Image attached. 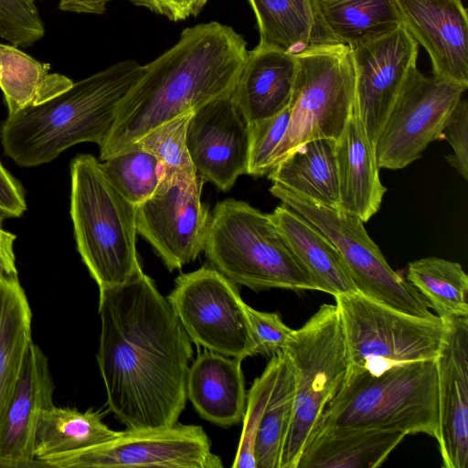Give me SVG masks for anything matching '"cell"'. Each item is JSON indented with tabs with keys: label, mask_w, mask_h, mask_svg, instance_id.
Masks as SVG:
<instances>
[{
	"label": "cell",
	"mask_w": 468,
	"mask_h": 468,
	"mask_svg": "<svg viewBox=\"0 0 468 468\" xmlns=\"http://www.w3.org/2000/svg\"><path fill=\"white\" fill-rule=\"evenodd\" d=\"M297 71L294 54L257 46L248 51L230 96L248 124L290 105Z\"/></svg>",
	"instance_id": "obj_20"
},
{
	"label": "cell",
	"mask_w": 468,
	"mask_h": 468,
	"mask_svg": "<svg viewBox=\"0 0 468 468\" xmlns=\"http://www.w3.org/2000/svg\"><path fill=\"white\" fill-rule=\"evenodd\" d=\"M335 155L339 209L364 223L380 208L387 188L379 177L375 147L369 143L356 103L340 137Z\"/></svg>",
	"instance_id": "obj_21"
},
{
	"label": "cell",
	"mask_w": 468,
	"mask_h": 468,
	"mask_svg": "<svg viewBox=\"0 0 468 468\" xmlns=\"http://www.w3.org/2000/svg\"><path fill=\"white\" fill-rule=\"evenodd\" d=\"M295 57L290 121L272 154L271 169L302 144L320 138L337 140L355 104V73L348 47L315 45Z\"/></svg>",
	"instance_id": "obj_9"
},
{
	"label": "cell",
	"mask_w": 468,
	"mask_h": 468,
	"mask_svg": "<svg viewBox=\"0 0 468 468\" xmlns=\"http://www.w3.org/2000/svg\"><path fill=\"white\" fill-rule=\"evenodd\" d=\"M334 297L346 343V375L378 377L407 364L436 360L445 331L439 315L408 314L359 292Z\"/></svg>",
	"instance_id": "obj_8"
},
{
	"label": "cell",
	"mask_w": 468,
	"mask_h": 468,
	"mask_svg": "<svg viewBox=\"0 0 468 468\" xmlns=\"http://www.w3.org/2000/svg\"><path fill=\"white\" fill-rule=\"evenodd\" d=\"M203 251L223 275L255 292L315 290L270 215L246 202L217 203Z\"/></svg>",
	"instance_id": "obj_6"
},
{
	"label": "cell",
	"mask_w": 468,
	"mask_h": 468,
	"mask_svg": "<svg viewBox=\"0 0 468 468\" xmlns=\"http://www.w3.org/2000/svg\"><path fill=\"white\" fill-rule=\"evenodd\" d=\"M290 105L276 115L249 124L250 154L247 175L262 176L271 170L272 154L289 124Z\"/></svg>",
	"instance_id": "obj_36"
},
{
	"label": "cell",
	"mask_w": 468,
	"mask_h": 468,
	"mask_svg": "<svg viewBox=\"0 0 468 468\" xmlns=\"http://www.w3.org/2000/svg\"><path fill=\"white\" fill-rule=\"evenodd\" d=\"M0 468H20V466L16 463L0 458Z\"/></svg>",
	"instance_id": "obj_44"
},
{
	"label": "cell",
	"mask_w": 468,
	"mask_h": 468,
	"mask_svg": "<svg viewBox=\"0 0 468 468\" xmlns=\"http://www.w3.org/2000/svg\"><path fill=\"white\" fill-rule=\"evenodd\" d=\"M231 27L208 22L185 28L150 63L120 101L100 145V160L127 149L159 125L231 92L248 54Z\"/></svg>",
	"instance_id": "obj_2"
},
{
	"label": "cell",
	"mask_w": 468,
	"mask_h": 468,
	"mask_svg": "<svg viewBox=\"0 0 468 468\" xmlns=\"http://www.w3.org/2000/svg\"><path fill=\"white\" fill-rule=\"evenodd\" d=\"M32 312L17 275L0 271V420L33 342Z\"/></svg>",
	"instance_id": "obj_28"
},
{
	"label": "cell",
	"mask_w": 468,
	"mask_h": 468,
	"mask_svg": "<svg viewBox=\"0 0 468 468\" xmlns=\"http://www.w3.org/2000/svg\"><path fill=\"white\" fill-rule=\"evenodd\" d=\"M49 70V64L36 60L13 45L0 43V89L7 115L39 105L73 84L68 77Z\"/></svg>",
	"instance_id": "obj_30"
},
{
	"label": "cell",
	"mask_w": 468,
	"mask_h": 468,
	"mask_svg": "<svg viewBox=\"0 0 468 468\" xmlns=\"http://www.w3.org/2000/svg\"><path fill=\"white\" fill-rule=\"evenodd\" d=\"M143 70L137 61L124 59L39 105L7 115L0 125L5 154L20 166L34 167L80 143L101 145L120 101Z\"/></svg>",
	"instance_id": "obj_3"
},
{
	"label": "cell",
	"mask_w": 468,
	"mask_h": 468,
	"mask_svg": "<svg viewBox=\"0 0 468 468\" xmlns=\"http://www.w3.org/2000/svg\"><path fill=\"white\" fill-rule=\"evenodd\" d=\"M97 361L110 410L127 429L174 426L185 410L192 341L143 271L100 290Z\"/></svg>",
	"instance_id": "obj_1"
},
{
	"label": "cell",
	"mask_w": 468,
	"mask_h": 468,
	"mask_svg": "<svg viewBox=\"0 0 468 468\" xmlns=\"http://www.w3.org/2000/svg\"><path fill=\"white\" fill-rule=\"evenodd\" d=\"M101 166L109 181L135 206L151 197L161 182L160 161L135 145L102 161Z\"/></svg>",
	"instance_id": "obj_34"
},
{
	"label": "cell",
	"mask_w": 468,
	"mask_h": 468,
	"mask_svg": "<svg viewBox=\"0 0 468 468\" xmlns=\"http://www.w3.org/2000/svg\"><path fill=\"white\" fill-rule=\"evenodd\" d=\"M32 1H35V0H32Z\"/></svg>",
	"instance_id": "obj_46"
},
{
	"label": "cell",
	"mask_w": 468,
	"mask_h": 468,
	"mask_svg": "<svg viewBox=\"0 0 468 468\" xmlns=\"http://www.w3.org/2000/svg\"><path fill=\"white\" fill-rule=\"evenodd\" d=\"M186 145L197 175L222 191L231 188L239 176L247 174L249 124L230 93L193 112Z\"/></svg>",
	"instance_id": "obj_16"
},
{
	"label": "cell",
	"mask_w": 468,
	"mask_h": 468,
	"mask_svg": "<svg viewBox=\"0 0 468 468\" xmlns=\"http://www.w3.org/2000/svg\"><path fill=\"white\" fill-rule=\"evenodd\" d=\"M282 352L271 356L261 375L247 393L243 429L232 467L256 468L254 444L257 430L278 374Z\"/></svg>",
	"instance_id": "obj_35"
},
{
	"label": "cell",
	"mask_w": 468,
	"mask_h": 468,
	"mask_svg": "<svg viewBox=\"0 0 468 468\" xmlns=\"http://www.w3.org/2000/svg\"><path fill=\"white\" fill-rule=\"evenodd\" d=\"M132 2L176 22L197 16L208 0H132Z\"/></svg>",
	"instance_id": "obj_41"
},
{
	"label": "cell",
	"mask_w": 468,
	"mask_h": 468,
	"mask_svg": "<svg viewBox=\"0 0 468 468\" xmlns=\"http://www.w3.org/2000/svg\"><path fill=\"white\" fill-rule=\"evenodd\" d=\"M1 37L15 47H27L40 39L44 25L32 0H0Z\"/></svg>",
	"instance_id": "obj_37"
},
{
	"label": "cell",
	"mask_w": 468,
	"mask_h": 468,
	"mask_svg": "<svg viewBox=\"0 0 468 468\" xmlns=\"http://www.w3.org/2000/svg\"><path fill=\"white\" fill-rule=\"evenodd\" d=\"M316 16L337 44L349 48L400 27L395 0H312Z\"/></svg>",
	"instance_id": "obj_27"
},
{
	"label": "cell",
	"mask_w": 468,
	"mask_h": 468,
	"mask_svg": "<svg viewBox=\"0 0 468 468\" xmlns=\"http://www.w3.org/2000/svg\"><path fill=\"white\" fill-rule=\"evenodd\" d=\"M193 112L183 113L159 125L132 144L154 154L160 161L161 183L190 186L198 177L186 145V130Z\"/></svg>",
	"instance_id": "obj_33"
},
{
	"label": "cell",
	"mask_w": 468,
	"mask_h": 468,
	"mask_svg": "<svg viewBox=\"0 0 468 468\" xmlns=\"http://www.w3.org/2000/svg\"><path fill=\"white\" fill-rule=\"evenodd\" d=\"M436 358L438 430L445 468L468 465V316L445 319Z\"/></svg>",
	"instance_id": "obj_17"
},
{
	"label": "cell",
	"mask_w": 468,
	"mask_h": 468,
	"mask_svg": "<svg viewBox=\"0 0 468 468\" xmlns=\"http://www.w3.org/2000/svg\"><path fill=\"white\" fill-rule=\"evenodd\" d=\"M16 235L0 226V271L7 275H17L14 242Z\"/></svg>",
	"instance_id": "obj_42"
},
{
	"label": "cell",
	"mask_w": 468,
	"mask_h": 468,
	"mask_svg": "<svg viewBox=\"0 0 468 468\" xmlns=\"http://www.w3.org/2000/svg\"><path fill=\"white\" fill-rule=\"evenodd\" d=\"M282 352L292 369L295 396L279 468H297L312 430L342 387L347 371L336 305L322 304L303 326L292 331Z\"/></svg>",
	"instance_id": "obj_7"
},
{
	"label": "cell",
	"mask_w": 468,
	"mask_h": 468,
	"mask_svg": "<svg viewBox=\"0 0 468 468\" xmlns=\"http://www.w3.org/2000/svg\"><path fill=\"white\" fill-rule=\"evenodd\" d=\"M403 27L428 52L433 76L468 88V16L462 0H395Z\"/></svg>",
	"instance_id": "obj_18"
},
{
	"label": "cell",
	"mask_w": 468,
	"mask_h": 468,
	"mask_svg": "<svg viewBox=\"0 0 468 468\" xmlns=\"http://www.w3.org/2000/svg\"><path fill=\"white\" fill-rule=\"evenodd\" d=\"M70 217L77 250L99 290L143 271L136 249V206L109 181L91 154L70 163Z\"/></svg>",
	"instance_id": "obj_5"
},
{
	"label": "cell",
	"mask_w": 468,
	"mask_h": 468,
	"mask_svg": "<svg viewBox=\"0 0 468 468\" xmlns=\"http://www.w3.org/2000/svg\"><path fill=\"white\" fill-rule=\"evenodd\" d=\"M26 209L22 186L0 162V222L8 218H20Z\"/></svg>",
	"instance_id": "obj_40"
},
{
	"label": "cell",
	"mask_w": 468,
	"mask_h": 468,
	"mask_svg": "<svg viewBox=\"0 0 468 468\" xmlns=\"http://www.w3.org/2000/svg\"><path fill=\"white\" fill-rule=\"evenodd\" d=\"M232 281L214 267L179 275L167 300L192 342L244 359L256 355L246 303Z\"/></svg>",
	"instance_id": "obj_11"
},
{
	"label": "cell",
	"mask_w": 468,
	"mask_h": 468,
	"mask_svg": "<svg viewBox=\"0 0 468 468\" xmlns=\"http://www.w3.org/2000/svg\"><path fill=\"white\" fill-rule=\"evenodd\" d=\"M256 17L259 47L298 54L321 44H337L325 30L312 0H248Z\"/></svg>",
	"instance_id": "obj_26"
},
{
	"label": "cell",
	"mask_w": 468,
	"mask_h": 468,
	"mask_svg": "<svg viewBox=\"0 0 468 468\" xmlns=\"http://www.w3.org/2000/svg\"><path fill=\"white\" fill-rule=\"evenodd\" d=\"M55 468H221L201 426L119 431L113 439L84 450L40 460Z\"/></svg>",
	"instance_id": "obj_12"
},
{
	"label": "cell",
	"mask_w": 468,
	"mask_h": 468,
	"mask_svg": "<svg viewBox=\"0 0 468 468\" xmlns=\"http://www.w3.org/2000/svg\"><path fill=\"white\" fill-rule=\"evenodd\" d=\"M186 397L200 417L221 427L242 421L247 400L241 359L206 350L189 366Z\"/></svg>",
	"instance_id": "obj_22"
},
{
	"label": "cell",
	"mask_w": 468,
	"mask_h": 468,
	"mask_svg": "<svg viewBox=\"0 0 468 468\" xmlns=\"http://www.w3.org/2000/svg\"><path fill=\"white\" fill-rule=\"evenodd\" d=\"M441 139L451 144L453 154L447 162L456 168L464 180L468 179V103L463 97L458 101L443 127Z\"/></svg>",
	"instance_id": "obj_39"
},
{
	"label": "cell",
	"mask_w": 468,
	"mask_h": 468,
	"mask_svg": "<svg viewBox=\"0 0 468 468\" xmlns=\"http://www.w3.org/2000/svg\"><path fill=\"white\" fill-rule=\"evenodd\" d=\"M401 432L329 428L309 435L297 468H376L404 440Z\"/></svg>",
	"instance_id": "obj_24"
},
{
	"label": "cell",
	"mask_w": 468,
	"mask_h": 468,
	"mask_svg": "<svg viewBox=\"0 0 468 468\" xmlns=\"http://www.w3.org/2000/svg\"><path fill=\"white\" fill-rule=\"evenodd\" d=\"M272 196L319 229L339 250L362 295L399 312L433 316L425 298L405 278L393 271L364 222L338 209L316 204L278 185Z\"/></svg>",
	"instance_id": "obj_10"
},
{
	"label": "cell",
	"mask_w": 468,
	"mask_h": 468,
	"mask_svg": "<svg viewBox=\"0 0 468 468\" xmlns=\"http://www.w3.org/2000/svg\"><path fill=\"white\" fill-rule=\"evenodd\" d=\"M335 144L332 138L300 144L270 170L269 179L305 199L339 209Z\"/></svg>",
	"instance_id": "obj_25"
},
{
	"label": "cell",
	"mask_w": 468,
	"mask_h": 468,
	"mask_svg": "<svg viewBox=\"0 0 468 468\" xmlns=\"http://www.w3.org/2000/svg\"><path fill=\"white\" fill-rule=\"evenodd\" d=\"M2 31H3V28H2L1 22H0V37H1V35H2Z\"/></svg>",
	"instance_id": "obj_45"
},
{
	"label": "cell",
	"mask_w": 468,
	"mask_h": 468,
	"mask_svg": "<svg viewBox=\"0 0 468 468\" xmlns=\"http://www.w3.org/2000/svg\"><path fill=\"white\" fill-rule=\"evenodd\" d=\"M112 0H60L58 7L65 12L101 15ZM132 2V0H129Z\"/></svg>",
	"instance_id": "obj_43"
},
{
	"label": "cell",
	"mask_w": 468,
	"mask_h": 468,
	"mask_svg": "<svg viewBox=\"0 0 468 468\" xmlns=\"http://www.w3.org/2000/svg\"><path fill=\"white\" fill-rule=\"evenodd\" d=\"M204 182L200 176L190 186L160 182L156 192L136 206L137 233L170 271L195 261L204 250L210 220L201 201Z\"/></svg>",
	"instance_id": "obj_14"
},
{
	"label": "cell",
	"mask_w": 468,
	"mask_h": 468,
	"mask_svg": "<svg viewBox=\"0 0 468 468\" xmlns=\"http://www.w3.org/2000/svg\"><path fill=\"white\" fill-rule=\"evenodd\" d=\"M103 421L99 411L85 412L55 405L39 416L34 434L36 460L77 452L106 442L118 435Z\"/></svg>",
	"instance_id": "obj_29"
},
{
	"label": "cell",
	"mask_w": 468,
	"mask_h": 468,
	"mask_svg": "<svg viewBox=\"0 0 468 468\" xmlns=\"http://www.w3.org/2000/svg\"><path fill=\"white\" fill-rule=\"evenodd\" d=\"M294 396V376L282 351L278 374L255 438L256 468H279L282 446L293 412Z\"/></svg>",
	"instance_id": "obj_32"
},
{
	"label": "cell",
	"mask_w": 468,
	"mask_h": 468,
	"mask_svg": "<svg viewBox=\"0 0 468 468\" xmlns=\"http://www.w3.org/2000/svg\"><path fill=\"white\" fill-rule=\"evenodd\" d=\"M256 355L272 356L281 353L293 329L277 313L261 312L246 304Z\"/></svg>",
	"instance_id": "obj_38"
},
{
	"label": "cell",
	"mask_w": 468,
	"mask_h": 468,
	"mask_svg": "<svg viewBox=\"0 0 468 468\" xmlns=\"http://www.w3.org/2000/svg\"><path fill=\"white\" fill-rule=\"evenodd\" d=\"M418 50L419 44L403 26L382 37L350 48L355 103L367 139L374 147L399 90L417 67Z\"/></svg>",
	"instance_id": "obj_15"
},
{
	"label": "cell",
	"mask_w": 468,
	"mask_h": 468,
	"mask_svg": "<svg viewBox=\"0 0 468 468\" xmlns=\"http://www.w3.org/2000/svg\"><path fill=\"white\" fill-rule=\"evenodd\" d=\"M441 319L468 316V276L461 264L437 257L409 263L406 279Z\"/></svg>",
	"instance_id": "obj_31"
},
{
	"label": "cell",
	"mask_w": 468,
	"mask_h": 468,
	"mask_svg": "<svg viewBox=\"0 0 468 468\" xmlns=\"http://www.w3.org/2000/svg\"><path fill=\"white\" fill-rule=\"evenodd\" d=\"M464 89L424 76L416 67L399 90L375 144L379 168L401 169L441 133Z\"/></svg>",
	"instance_id": "obj_13"
},
{
	"label": "cell",
	"mask_w": 468,
	"mask_h": 468,
	"mask_svg": "<svg viewBox=\"0 0 468 468\" xmlns=\"http://www.w3.org/2000/svg\"><path fill=\"white\" fill-rule=\"evenodd\" d=\"M269 215L316 291L358 292L341 253L319 229L282 203Z\"/></svg>",
	"instance_id": "obj_23"
},
{
	"label": "cell",
	"mask_w": 468,
	"mask_h": 468,
	"mask_svg": "<svg viewBox=\"0 0 468 468\" xmlns=\"http://www.w3.org/2000/svg\"><path fill=\"white\" fill-rule=\"evenodd\" d=\"M54 381L48 359L33 342L27 348L13 393L0 420V458L20 468L48 467L33 455L40 414L53 406Z\"/></svg>",
	"instance_id": "obj_19"
},
{
	"label": "cell",
	"mask_w": 468,
	"mask_h": 468,
	"mask_svg": "<svg viewBox=\"0 0 468 468\" xmlns=\"http://www.w3.org/2000/svg\"><path fill=\"white\" fill-rule=\"evenodd\" d=\"M435 361L407 364L378 377L367 373L346 375L342 387L312 431L361 429L401 432L406 436L424 433L436 438L439 419Z\"/></svg>",
	"instance_id": "obj_4"
}]
</instances>
